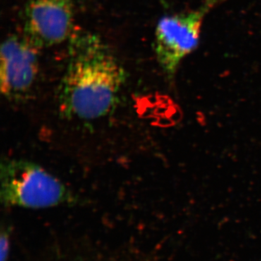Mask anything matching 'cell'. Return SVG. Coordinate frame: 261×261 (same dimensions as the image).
<instances>
[{"mask_svg":"<svg viewBox=\"0 0 261 261\" xmlns=\"http://www.w3.org/2000/svg\"><path fill=\"white\" fill-rule=\"evenodd\" d=\"M24 35L8 38L0 50V89L11 101L23 100L32 89L39 71V51Z\"/></svg>","mask_w":261,"mask_h":261,"instance_id":"277c9868","label":"cell"},{"mask_svg":"<svg viewBox=\"0 0 261 261\" xmlns=\"http://www.w3.org/2000/svg\"><path fill=\"white\" fill-rule=\"evenodd\" d=\"M126 72L98 37L87 36L73 47L58 89L62 114L68 118L93 121L116 107Z\"/></svg>","mask_w":261,"mask_h":261,"instance_id":"6da1fadb","label":"cell"},{"mask_svg":"<svg viewBox=\"0 0 261 261\" xmlns=\"http://www.w3.org/2000/svg\"><path fill=\"white\" fill-rule=\"evenodd\" d=\"M1 201L5 206L46 208L74 199L64 184L39 165L22 159H7L0 168Z\"/></svg>","mask_w":261,"mask_h":261,"instance_id":"7a4b0ae2","label":"cell"},{"mask_svg":"<svg viewBox=\"0 0 261 261\" xmlns=\"http://www.w3.org/2000/svg\"><path fill=\"white\" fill-rule=\"evenodd\" d=\"M226 0H205L197 9L163 16L154 34V51L159 65L173 80L180 63L195 50L206 15Z\"/></svg>","mask_w":261,"mask_h":261,"instance_id":"3957f363","label":"cell"},{"mask_svg":"<svg viewBox=\"0 0 261 261\" xmlns=\"http://www.w3.org/2000/svg\"><path fill=\"white\" fill-rule=\"evenodd\" d=\"M73 25L72 0H31L25 8V36L40 49L65 42Z\"/></svg>","mask_w":261,"mask_h":261,"instance_id":"5b68a950","label":"cell"},{"mask_svg":"<svg viewBox=\"0 0 261 261\" xmlns=\"http://www.w3.org/2000/svg\"><path fill=\"white\" fill-rule=\"evenodd\" d=\"M0 248H1V261H8L10 251V237L7 231L2 232Z\"/></svg>","mask_w":261,"mask_h":261,"instance_id":"8992f818","label":"cell"}]
</instances>
